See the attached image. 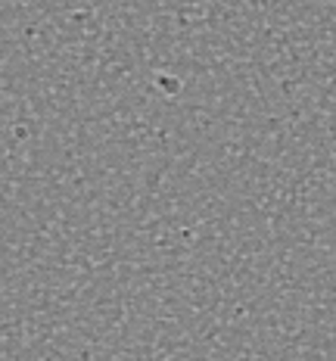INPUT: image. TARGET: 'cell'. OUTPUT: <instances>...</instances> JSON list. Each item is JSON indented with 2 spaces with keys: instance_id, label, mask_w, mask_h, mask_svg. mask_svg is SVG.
<instances>
[]
</instances>
